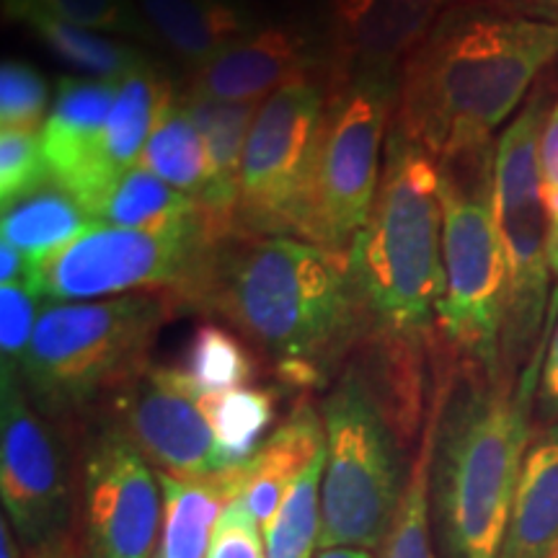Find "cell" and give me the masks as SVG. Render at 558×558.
I'll return each instance as SVG.
<instances>
[{
	"instance_id": "1",
	"label": "cell",
	"mask_w": 558,
	"mask_h": 558,
	"mask_svg": "<svg viewBox=\"0 0 558 558\" xmlns=\"http://www.w3.org/2000/svg\"><path fill=\"white\" fill-rule=\"evenodd\" d=\"M190 308L226 320L284 386L324 388L369 337L347 256L290 235L233 233L215 243Z\"/></svg>"
},
{
	"instance_id": "2",
	"label": "cell",
	"mask_w": 558,
	"mask_h": 558,
	"mask_svg": "<svg viewBox=\"0 0 558 558\" xmlns=\"http://www.w3.org/2000/svg\"><path fill=\"white\" fill-rule=\"evenodd\" d=\"M556 54V24L460 0L403 62L393 122L439 166L481 156Z\"/></svg>"
},
{
	"instance_id": "3",
	"label": "cell",
	"mask_w": 558,
	"mask_h": 558,
	"mask_svg": "<svg viewBox=\"0 0 558 558\" xmlns=\"http://www.w3.org/2000/svg\"><path fill=\"white\" fill-rule=\"evenodd\" d=\"M448 369L432 456V527L439 558H497L530 439L541 367L520 380Z\"/></svg>"
},
{
	"instance_id": "4",
	"label": "cell",
	"mask_w": 558,
	"mask_h": 558,
	"mask_svg": "<svg viewBox=\"0 0 558 558\" xmlns=\"http://www.w3.org/2000/svg\"><path fill=\"white\" fill-rule=\"evenodd\" d=\"M369 337L432 347L442 271V169L390 124L383 177L365 228L347 254Z\"/></svg>"
},
{
	"instance_id": "5",
	"label": "cell",
	"mask_w": 558,
	"mask_h": 558,
	"mask_svg": "<svg viewBox=\"0 0 558 558\" xmlns=\"http://www.w3.org/2000/svg\"><path fill=\"white\" fill-rule=\"evenodd\" d=\"M184 305L171 292L50 303L39 313L21 386L47 422H75L150 365V347Z\"/></svg>"
},
{
	"instance_id": "6",
	"label": "cell",
	"mask_w": 558,
	"mask_h": 558,
	"mask_svg": "<svg viewBox=\"0 0 558 558\" xmlns=\"http://www.w3.org/2000/svg\"><path fill=\"white\" fill-rule=\"evenodd\" d=\"M326 463L320 481V546L380 550L409 481L407 448L362 362L331 383L320 403Z\"/></svg>"
},
{
	"instance_id": "7",
	"label": "cell",
	"mask_w": 558,
	"mask_h": 558,
	"mask_svg": "<svg viewBox=\"0 0 558 558\" xmlns=\"http://www.w3.org/2000/svg\"><path fill=\"white\" fill-rule=\"evenodd\" d=\"M437 341L460 367L501 378L507 262L494 218V150L445 163Z\"/></svg>"
},
{
	"instance_id": "8",
	"label": "cell",
	"mask_w": 558,
	"mask_h": 558,
	"mask_svg": "<svg viewBox=\"0 0 558 558\" xmlns=\"http://www.w3.org/2000/svg\"><path fill=\"white\" fill-rule=\"evenodd\" d=\"M399 78L352 75L329 83L300 199L295 239L347 256L365 228L383 177V145L393 124Z\"/></svg>"
},
{
	"instance_id": "9",
	"label": "cell",
	"mask_w": 558,
	"mask_h": 558,
	"mask_svg": "<svg viewBox=\"0 0 558 558\" xmlns=\"http://www.w3.org/2000/svg\"><path fill=\"white\" fill-rule=\"evenodd\" d=\"M218 241L205 213L158 230L90 226L68 246L32 264L29 288L54 303L171 292L190 308Z\"/></svg>"
},
{
	"instance_id": "10",
	"label": "cell",
	"mask_w": 558,
	"mask_h": 558,
	"mask_svg": "<svg viewBox=\"0 0 558 558\" xmlns=\"http://www.w3.org/2000/svg\"><path fill=\"white\" fill-rule=\"evenodd\" d=\"M546 99L535 94L507 124L494 148V218L507 262V305L501 333V367L512 378L533 357L546 331L550 305L548 218L541 197V132Z\"/></svg>"
},
{
	"instance_id": "11",
	"label": "cell",
	"mask_w": 558,
	"mask_h": 558,
	"mask_svg": "<svg viewBox=\"0 0 558 558\" xmlns=\"http://www.w3.org/2000/svg\"><path fill=\"white\" fill-rule=\"evenodd\" d=\"M326 99V75H311L275 90L259 104L241 163L235 207L239 233L295 239L300 199Z\"/></svg>"
},
{
	"instance_id": "12",
	"label": "cell",
	"mask_w": 558,
	"mask_h": 558,
	"mask_svg": "<svg viewBox=\"0 0 558 558\" xmlns=\"http://www.w3.org/2000/svg\"><path fill=\"white\" fill-rule=\"evenodd\" d=\"M163 525L158 471L117 422L96 427L81 460L83 558H153Z\"/></svg>"
},
{
	"instance_id": "13",
	"label": "cell",
	"mask_w": 558,
	"mask_h": 558,
	"mask_svg": "<svg viewBox=\"0 0 558 558\" xmlns=\"http://www.w3.org/2000/svg\"><path fill=\"white\" fill-rule=\"evenodd\" d=\"M0 499L26 554L70 535L73 497L58 439L19 378H0Z\"/></svg>"
},
{
	"instance_id": "14",
	"label": "cell",
	"mask_w": 558,
	"mask_h": 558,
	"mask_svg": "<svg viewBox=\"0 0 558 558\" xmlns=\"http://www.w3.org/2000/svg\"><path fill=\"white\" fill-rule=\"evenodd\" d=\"M111 407L114 422L163 476L207 478L233 465L199 407V390L181 367L150 362Z\"/></svg>"
},
{
	"instance_id": "15",
	"label": "cell",
	"mask_w": 558,
	"mask_h": 558,
	"mask_svg": "<svg viewBox=\"0 0 558 558\" xmlns=\"http://www.w3.org/2000/svg\"><path fill=\"white\" fill-rule=\"evenodd\" d=\"M460 0H326V83L399 78L403 62Z\"/></svg>"
},
{
	"instance_id": "16",
	"label": "cell",
	"mask_w": 558,
	"mask_h": 558,
	"mask_svg": "<svg viewBox=\"0 0 558 558\" xmlns=\"http://www.w3.org/2000/svg\"><path fill=\"white\" fill-rule=\"evenodd\" d=\"M326 75V58L300 26L264 24L192 70L190 94L228 104H262L290 83Z\"/></svg>"
},
{
	"instance_id": "17",
	"label": "cell",
	"mask_w": 558,
	"mask_h": 558,
	"mask_svg": "<svg viewBox=\"0 0 558 558\" xmlns=\"http://www.w3.org/2000/svg\"><path fill=\"white\" fill-rule=\"evenodd\" d=\"M179 101L173 83L158 62L128 75L117 86V99L111 107L107 130L99 140V148L94 150L88 166L81 177L73 181L70 194L81 202L88 213L94 209L104 194L120 181L124 173L137 166L145 145L166 117L173 104Z\"/></svg>"
},
{
	"instance_id": "18",
	"label": "cell",
	"mask_w": 558,
	"mask_h": 558,
	"mask_svg": "<svg viewBox=\"0 0 558 558\" xmlns=\"http://www.w3.org/2000/svg\"><path fill=\"white\" fill-rule=\"evenodd\" d=\"M326 450L324 416L308 393L300 396L295 409L259 450L241 463L243 505L259 527L275 518L295 481L311 469V463Z\"/></svg>"
},
{
	"instance_id": "19",
	"label": "cell",
	"mask_w": 558,
	"mask_h": 558,
	"mask_svg": "<svg viewBox=\"0 0 558 558\" xmlns=\"http://www.w3.org/2000/svg\"><path fill=\"white\" fill-rule=\"evenodd\" d=\"M137 5L158 45L190 70L264 26L246 0H137Z\"/></svg>"
},
{
	"instance_id": "20",
	"label": "cell",
	"mask_w": 558,
	"mask_h": 558,
	"mask_svg": "<svg viewBox=\"0 0 558 558\" xmlns=\"http://www.w3.org/2000/svg\"><path fill=\"white\" fill-rule=\"evenodd\" d=\"M120 83L94 78H60L52 109L41 128V145L50 177L62 190L86 169L107 130Z\"/></svg>"
},
{
	"instance_id": "21",
	"label": "cell",
	"mask_w": 558,
	"mask_h": 558,
	"mask_svg": "<svg viewBox=\"0 0 558 558\" xmlns=\"http://www.w3.org/2000/svg\"><path fill=\"white\" fill-rule=\"evenodd\" d=\"M497 558H558V427L530 439Z\"/></svg>"
},
{
	"instance_id": "22",
	"label": "cell",
	"mask_w": 558,
	"mask_h": 558,
	"mask_svg": "<svg viewBox=\"0 0 558 558\" xmlns=\"http://www.w3.org/2000/svg\"><path fill=\"white\" fill-rule=\"evenodd\" d=\"M184 101L197 122L207 153V184L199 205L213 222L215 233L226 239L239 233L235 207L241 192V163L259 104L209 101L197 96H184Z\"/></svg>"
},
{
	"instance_id": "23",
	"label": "cell",
	"mask_w": 558,
	"mask_h": 558,
	"mask_svg": "<svg viewBox=\"0 0 558 558\" xmlns=\"http://www.w3.org/2000/svg\"><path fill=\"white\" fill-rule=\"evenodd\" d=\"M163 492V525L156 558H207L226 507L243 494L241 463L207 478H173L158 473Z\"/></svg>"
},
{
	"instance_id": "24",
	"label": "cell",
	"mask_w": 558,
	"mask_h": 558,
	"mask_svg": "<svg viewBox=\"0 0 558 558\" xmlns=\"http://www.w3.org/2000/svg\"><path fill=\"white\" fill-rule=\"evenodd\" d=\"M448 369L442 357L435 360V388H432V403L427 422H424L422 437H418L416 452L411 458L409 481L403 497L390 525L386 541H383L378 558H439L435 543V527H432V456H435L437 418L442 409L445 383Z\"/></svg>"
},
{
	"instance_id": "25",
	"label": "cell",
	"mask_w": 558,
	"mask_h": 558,
	"mask_svg": "<svg viewBox=\"0 0 558 558\" xmlns=\"http://www.w3.org/2000/svg\"><path fill=\"white\" fill-rule=\"evenodd\" d=\"M94 226L88 213L68 190L50 181L41 190L26 194L3 209L0 241L9 243L32 264H37L52 251L68 246L81 233Z\"/></svg>"
},
{
	"instance_id": "26",
	"label": "cell",
	"mask_w": 558,
	"mask_h": 558,
	"mask_svg": "<svg viewBox=\"0 0 558 558\" xmlns=\"http://www.w3.org/2000/svg\"><path fill=\"white\" fill-rule=\"evenodd\" d=\"M54 58L65 62L94 81L120 83L137 70L153 65V58L140 47L130 45L128 39L109 37L104 32L83 29V26L68 24V21L29 13L19 19Z\"/></svg>"
},
{
	"instance_id": "27",
	"label": "cell",
	"mask_w": 558,
	"mask_h": 558,
	"mask_svg": "<svg viewBox=\"0 0 558 558\" xmlns=\"http://www.w3.org/2000/svg\"><path fill=\"white\" fill-rule=\"evenodd\" d=\"M202 213L205 209L190 194L173 190L156 173L135 166L96 202L90 209V222L109 228L158 230L179 226Z\"/></svg>"
},
{
	"instance_id": "28",
	"label": "cell",
	"mask_w": 558,
	"mask_h": 558,
	"mask_svg": "<svg viewBox=\"0 0 558 558\" xmlns=\"http://www.w3.org/2000/svg\"><path fill=\"white\" fill-rule=\"evenodd\" d=\"M137 166L156 173L173 190L190 194L192 199H202L207 184L205 140H202L184 96L166 111L163 120L153 130Z\"/></svg>"
},
{
	"instance_id": "29",
	"label": "cell",
	"mask_w": 558,
	"mask_h": 558,
	"mask_svg": "<svg viewBox=\"0 0 558 558\" xmlns=\"http://www.w3.org/2000/svg\"><path fill=\"white\" fill-rule=\"evenodd\" d=\"M199 407L215 432L222 456L239 465L262 448L277 418V390L243 386L226 393H202Z\"/></svg>"
},
{
	"instance_id": "30",
	"label": "cell",
	"mask_w": 558,
	"mask_h": 558,
	"mask_svg": "<svg viewBox=\"0 0 558 558\" xmlns=\"http://www.w3.org/2000/svg\"><path fill=\"white\" fill-rule=\"evenodd\" d=\"M181 369L202 393H226L251 386L256 378V357L246 339L228 326L207 320L194 331Z\"/></svg>"
},
{
	"instance_id": "31",
	"label": "cell",
	"mask_w": 558,
	"mask_h": 558,
	"mask_svg": "<svg viewBox=\"0 0 558 558\" xmlns=\"http://www.w3.org/2000/svg\"><path fill=\"white\" fill-rule=\"evenodd\" d=\"M326 450L295 481L282 507L262 527L267 558H316L320 546V481Z\"/></svg>"
},
{
	"instance_id": "32",
	"label": "cell",
	"mask_w": 558,
	"mask_h": 558,
	"mask_svg": "<svg viewBox=\"0 0 558 558\" xmlns=\"http://www.w3.org/2000/svg\"><path fill=\"white\" fill-rule=\"evenodd\" d=\"M3 13L11 21L29 16V13H41V16L68 21L83 29L156 45V37H153L137 0H3Z\"/></svg>"
},
{
	"instance_id": "33",
	"label": "cell",
	"mask_w": 558,
	"mask_h": 558,
	"mask_svg": "<svg viewBox=\"0 0 558 558\" xmlns=\"http://www.w3.org/2000/svg\"><path fill=\"white\" fill-rule=\"evenodd\" d=\"M52 181L39 130L0 132V205L11 207Z\"/></svg>"
},
{
	"instance_id": "34",
	"label": "cell",
	"mask_w": 558,
	"mask_h": 558,
	"mask_svg": "<svg viewBox=\"0 0 558 558\" xmlns=\"http://www.w3.org/2000/svg\"><path fill=\"white\" fill-rule=\"evenodd\" d=\"M50 86L37 68L24 60H3L0 65V128L37 130L47 122Z\"/></svg>"
},
{
	"instance_id": "35",
	"label": "cell",
	"mask_w": 558,
	"mask_h": 558,
	"mask_svg": "<svg viewBox=\"0 0 558 558\" xmlns=\"http://www.w3.org/2000/svg\"><path fill=\"white\" fill-rule=\"evenodd\" d=\"M39 295L29 284H0V378H19L39 320Z\"/></svg>"
},
{
	"instance_id": "36",
	"label": "cell",
	"mask_w": 558,
	"mask_h": 558,
	"mask_svg": "<svg viewBox=\"0 0 558 558\" xmlns=\"http://www.w3.org/2000/svg\"><path fill=\"white\" fill-rule=\"evenodd\" d=\"M207 558H267V543L259 522L251 518L243 499H233L222 512L209 543Z\"/></svg>"
},
{
	"instance_id": "37",
	"label": "cell",
	"mask_w": 558,
	"mask_h": 558,
	"mask_svg": "<svg viewBox=\"0 0 558 558\" xmlns=\"http://www.w3.org/2000/svg\"><path fill=\"white\" fill-rule=\"evenodd\" d=\"M538 169H541V197L548 218V256L550 269H554L558 284V101L548 107L546 122L541 132V150H538Z\"/></svg>"
},
{
	"instance_id": "38",
	"label": "cell",
	"mask_w": 558,
	"mask_h": 558,
	"mask_svg": "<svg viewBox=\"0 0 558 558\" xmlns=\"http://www.w3.org/2000/svg\"><path fill=\"white\" fill-rule=\"evenodd\" d=\"M535 407H538L541 427H558V320L554 331H550L546 360H543L541 367Z\"/></svg>"
},
{
	"instance_id": "39",
	"label": "cell",
	"mask_w": 558,
	"mask_h": 558,
	"mask_svg": "<svg viewBox=\"0 0 558 558\" xmlns=\"http://www.w3.org/2000/svg\"><path fill=\"white\" fill-rule=\"evenodd\" d=\"M499 9L558 26V0H497Z\"/></svg>"
},
{
	"instance_id": "40",
	"label": "cell",
	"mask_w": 558,
	"mask_h": 558,
	"mask_svg": "<svg viewBox=\"0 0 558 558\" xmlns=\"http://www.w3.org/2000/svg\"><path fill=\"white\" fill-rule=\"evenodd\" d=\"M26 558H83V556H81L78 541H75L73 535H68V538L54 541L50 546L32 550V554H26Z\"/></svg>"
},
{
	"instance_id": "41",
	"label": "cell",
	"mask_w": 558,
	"mask_h": 558,
	"mask_svg": "<svg viewBox=\"0 0 558 558\" xmlns=\"http://www.w3.org/2000/svg\"><path fill=\"white\" fill-rule=\"evenodd\" d=\"M316 558H375L373 550L367 548H326L318 550Z\"/></svg>"
},
{
	"instance_id": "42",
	"label": "cell",
	"mask_w": 558,
	"mask_h": 558,
	"mask_svg": "<svg viewBox=\"0 0 558 558\" xmlns=\"http://www.w3.org/2000/svg\"><path fill=\"white\" fill-rule=\"evenodd\" d=\"M558 320V284L554 288V295H550V305H548V318H546V331H543V339L541 344L548 347V339H550V331H554Z\"/></svg>"
}]
</instances>
